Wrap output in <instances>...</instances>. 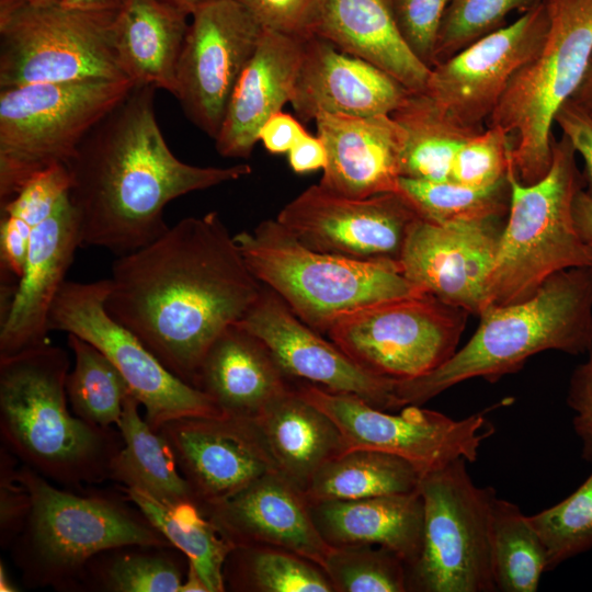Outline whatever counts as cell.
I'll list each match as a JSON object with an SVG mask.
<instances>
[{
    "mask_svg": "<svg viewBox=\"0 0 592 592\" xmlns=\"http://www.w3.org/2000/svg\"><path fill=\"white\" fill-rule=\"evenodd\" d=\"M109 282L106 311L195 388L210 345L263 288L216 212L183 218L151 243L118 255Z\"/></svg>",
    "mask_w": 592,
    "mask_h": 592,
    "instance_id": "obj_1",
    "label": "cell"
},
{
    "mask_svg": "<svg viewBox=\"0 0 592 592\" xmlns=\"http://www.w3.org/2000/svg\"><path fill=\"white\" fill-rule=\"evenodd\" d=\"M156 88L135 86L86 136L66 164L81 247L123 255L161 235L168 203L249 175L248 164L197 167L168 147L155 111Z\"/></svg>",
    "mask_w": 592,
    "mask_h": 592,
    "instance_id": "obj_2",
    "label": "cell"
},
{
    "mask_svg": "<svg viewBox=\"0 0 592 592\" xmlns=\"http://www.w3.org/2000/svg\"><path fill=\"white\" fill-rule=\"evenodd\" d=\"M69 355L49 343L0 357V432L23 464L70 490L109 479L123 446L118 430L76 417L67 406Z\"/></svg>",
    "mask_w": 592,
    "mask_h": 592,
    "instance_id": "obj_3",
    "label": "cell"
},
{
    "mask_svg": "<svg viewBox=\"0 0 592 592\" xmlns=\"http://www.w3.org/2000/svg\"><path fill=\"white\" fill-rule=\"evenodd\" d=\"M479 317L476 332L441 366L396 380L400 408L422 406L471 378L494 383L540 352L588 353L592 346V265L559 271L530 298L504 306L490 304Z\"/></svg>",
    "mask_w": 592,
    "mask_h": 592,
    "instance_id": "obj_4",
    "label": "cell"
},
{
    "mask_svg": "<svg viewBox=\"0 0 592 592\" xmlns=\"http://www.w3.org/2000/svg\"><path fill=\"white\" fill-rule=\"evenodd\" d=\"M30 492L26 524L9 548L30 589L80 591L89 561L126 546L173 547L128 499L59 488L26 465L18 470Z\"/></svg>",
    "mask_w": 592,
    "mask_h": 592,
    "instance_id": "obj_5",
    "label": "cell"
},
{
    "mask_svg": "<svg viewBox=\"0 0 592 592\" xmlns=\"http://www.w3.org/2000/svg\"><path fill=\"white\" fill-rule=\"evenodd\" d=\"M234 239L257 280L319 333L327 334L335 320L361 308L425 294L403 276L400 264L312 250L276 219Z\"/></svg>",
    "mask_w": 592,
    "mask_h": 592,
    "instance_id": "obj_6",
    "label": "cell"
},
{
    "mask_svg": "<svg viewBox=\"0 0 592 592\" xmlns=\"http://www.w3.org/2000/svg\"><path fill=\"white\" fill-rule=\"evenodd\" d=\"M508 178L510 206L489 280L488 305L521 303L553 274L592 265V248L573 220V201L584 190V179L569 139L565 135L553 139L551 166L539 181L521 183L512 164Z\"/></svg>",
    "mask_w": 592,
    "mask_h": 592,
    "instance_id": "obj_7",
    "label": "cell"
},
{
    "mask_svg": "<svg viewBox=\"0 0 592 592\" xmlns=\"http://www.w3.org/2000/svg\"><path fill=\"white\" fill-rule=\"evenodd\" d=\"M543 1L549 18L546 38L515 71L487 122L512 137V169L523 184L549 171L556 115L592 60V0Z\"/></svg>",
    "mask_w": 592,
    "mask_h": 592,
    "instance_id": "obj_8",
    "label": "cell"
},
{
    "mask_svg": "<svg viewBox=\"0 0 592 592\" xmlns=\"http://www.w3.org/2000/svg\"><path fill=\"white\" fill-rule=\"evenodd\" d=\"M135 86L132 80H79L0 89V204L37 173L67 164Z\"/></svg>",
    "mask_w": 592,
    "mask_h": 592,
    "instance_id": "obj_9",
    "label": "cell"
},
{
    "mask_svg": "<svg viewBox=\"0 0 592 592\" xmlns=\"http://www.w3.org/2000/svg\"><path fill=\"white\" fill-rule=\"evenodd\" d=\"M116 14L69 8L61 2H0V89L45 82L130 80L115 49Z\"/></svg>",
    "mask_w": 592,
    "mask_h": 592,
    "instance_id": "obj_10",
    "label": "cell"
},
{
    "mask_svg": "<svg viewBox=\"0 0 592 592\" xmlns=\"http://www.w3.org/2000/svg\"><path fill=\"white\" fill-rule=\"evenodd\" d=\"M468 462L455 459L421 477L422 546L407 568L408 591L493 592L491 512L497 494L478 487Z\"/></svg>",
    "mask_w": 592,
    "mask_h": 592,
    "instance_id": "obj_11",
    "label": "cell"
},
{
    "mask_svg": "<svg viewBox=\"0 0 592 592\" xmlns=\"http://www.w3.org/2000/svg\"><path fill=\"white\" fill-rule=\"evenodd\" d=\"M109 289V278L66 281L49 312V331L76 334L99 349L124 376L156 431L179 418L226 417L207 394L172 374L136 334L106 311Z\"/></svg>",
    "mask_w": 592,
    "mask_h": 592,
    "instance_id": "obj_12",
    "label": "cell"
},
{
    "mask_svg": "<svg viewBox=\"0 0 592 592\" xmlns=\"http://www.w3.org/2000/svg\"><path fill=\"white\" fill-rule=\"evenodd\" d=\"M468 315L422 294L346 314L327 335L365 369L410 379L435 369L456 352Z\"/></svg>",
    "mask_w": 592,
    "mask_h": 592,
    "instance_id": "obj_13",
    "label": "cell"
},
{
    "mask_svg": "<svg viewBox=\"0 0 592 592\" xmlns=\"http://www.w3.org/2000/svg\"><path fill=\"white\" fill-rule=\"evenodd\" d=\"M295 390L335 423L348 449H373L400 456L413 464L422 476L458 458L475 462L482 442L494 432L485 411L455 420L409 405L399 413H390L355 395L330 391L308 383L299 384Z\"/></svg>",
    "mask_w": 592,
    "mask_h": 592,
    "instance_id": "obj_14",
    "label": "cell"
},
{
    "mask_svg": "<svg viewBox=\"0 0 592 592\" xmlns=\"http://www.w3.org/2000/svg\"><path fill=\"white\" fill-rule=\"evenodd\" d=\"M191 18L174 96L186 117L215 139L264 29L238 0H212L196 8Z\"/></svg>",
    "mask_w": 592,
    "mask_h": 592,
    "instance_id": "obj_15",
    "label": "cell"
},
{
    "mask_svg": "<svg viewBox=\"0 0 592 592\" xmlns=\"http://www.w3.org/2000/svg\"><path fill=\"white\" fill-rule=\"evenodd\" d=\"M418 218L399 192L350 198L314 184L287 203L276 220L312 250L400 264L407 237Z\"/></svg>",
    "mask_w": 592,
    "mask_h": 592,
    "instance_id": "obj_16",
    "label": "cell"
},
{
    "mask_svg": "<svg viewBox=\"0 0 592 592\" xmlns=\"http://www.w3.org/2000/svg\"><path fill=\"white\" fill-rule=\"evenodd\" d=\"M548 27L542 1L432 67L423 93L460 126L483 130L515 71L542 47Z\"/></svg>",
    "mask_w": 592,
    "mask_h": 592,
    "instance_id": "obj_17",
    "label": "cell"
},
{
    "mask_svg": "<svg viewBox=\"0 0 592 592\" xmlns=\"http://www.w3.org/2000/svg\"><path fill=\"white\" fill-rule=\"evenodd\" d=\"M506 216L436 224L418 218L407 237L400 267L425 294L479 316Z\"/></svg>",
    "mask_w": 592,
    "mask_h": 592,
    "instance_id": "obj_18",
    "label": "cell"
},
{
    "mask_svg": "<svg viewBox=\"0 0 592 592\" xmlns=\"http://www.w3.org/2000/svg\"><path fill=\"white\" fill-rule=\"evenodd\" d=\"M257 337L288 378L330 391L355 395L375 408L401 409L396 379L374 374L331 340L301 321L272 289L263 285L258 300L236 323Z\"/></svg>",
    "mask_w": 592,
    "mask_h": 592,
    "instance_id": "obj_19",
    "label": "cell"
},
{
    "mask_svg": "<svg viewBox=\"0 0 592 592\" xmlns=\"http://www.w3.org/2000/svg\"><path fill=\"white\" fill-rule=\"evenodd\" d=\"M159 432L198 506L225 500L276 471L250 420L184 417L164 423Z\"/></svg>",
    "mask_w": 592,
    "mask_h": 592,
    "instance_id": "obj_20",
    "label": "cell"
},
{
    "mask_svg": "<svg viewBox=\"0 0 592 592\" xmlns=\"http://www.w3.org/2000/svg\"><path fill=\"white\" fill-rule=\"evenodd\" d=\"M198 508L235 547H275L322 569L332 549L318 532L304 492L277 471L225 500Z\"/></svg>",
    "mask_w": 592,
    "mask_h": 592,
    "instance_id": "obj_21",
    "label": "cell"
},
{
    "mask_svg": "<svg viewBox=\"0 0 592 592\" xmlns=\"http://www.w3.org/2000/svg\"><path fill=\"white\" fill-rule=\"evenodd\" d=\"M79 247V219L68 194L32 232L22 276L1 319L0 357L48 343L49 312Z\"/></svg>",
    "mask_w": 592,
    "mask_h": 592,
    "instance_id": "obj_22",
    "label": "cell"
},
{
    "mask_svg": "<svg viewBox=\"0 0 592 592\" xmlns=\"http://www.w3.org/2000/svg\"><path fill=\"white\" fill-rule=\"evenodd\" d=\"M410 92L382 69L311 35L291 105L305 123L321 113L375 116L391 114Z\"/></svg>",
    "mask_w": 592,
    "mask_h": 592,
    "instance_id": "obj_23",
    "label": "cell"
},
{
    "mask_svg": "<svg viewBox=\"0 0 592 592\" xmlns=\"http://www.w3.org/2000/svg\"><path fill=\"white\" fill-rule=\"evenodd\" d=\"M315 123L327 151L323 190L350 198L398 192L405 130L391 114L321 113Z\"/></svg>",
    "mask_w": 592,
    "mask_h": 592,
    "instance_id": "obj_24",
    "label": "cell"
},
{
    "mask_svg": "<svg viewBox=\"0 0 592 592\" xmlns=\"http://www.w3.org/2000/svg\"><path fill=\"white\" fill-rule=\"evenodd\" d=\"M306 38L264 29L229 99L215 148L225 158L247 159L264 123L291 103Z\"/></svg>",
    "mask_w": 592,
    "mask_h": 592,
    "instance_id": "obj_25",
    "label": "cell"
},
{
    "mask_svg": "<svg viewBox=\"0 0 592 592\" xmlns=\"http://www.w3.org/2000/svg\"><path fill=\"white\" fill-rule=\"evenodd\" d=\"M196 388L207 394L226 417L253 419L293 387L266 346L232 325L206 352Z\"/></svg>",
    "mask_w": 592,
    "mask_h": 592,
    "instance_id": "obj_26",
    "label": "cell"
},
{
    "mask_svg": "<svg viewBox=\"0 0 592 592\" xmlns=\"http://www.w3.org/2000/svg\"><path fill=\"white\" fill-rule=\"evenodd\" d=\"M312 521L331 547H385L412 566L423 537V499L419 489L357 500L309 502Z\"/></svg>",
    "mask_w": 592,
    "mask_h": 592,
    "instance_id": "obj_27",
    "label": "cell"
},
{
    "mask_svg": "<svg viewBox=\"0 0 592 592\" xmlns=\"http://www.w3.org/2000/svg\"><path fill=\"white\" fill-rule=\"evenodd\" d=\"M314 35L382 69L409 91H425L431 68L406 44L391 0H326Z\"/></svg>",
    "mask_w": 592,
    "mask_h": 592,
    "instance_id": "obj_28",
    "label": "cell"
},
{
    "mask_svg": "<svg viewBox=\"0 0 592 592\" xmlns=\"http://www.w3.org/2000/svg\"><path fill=\"white\" fill-rule=\"evenodd\" d=\"M247 420L276 471L303 492L326 462L348 449L335 423L294 387Z\"/></svg>",
    "mask_w": 592,
    "mask_h": 592,
    "instance_id": "obj_29",
    "label": "cell"
},
{
    "mask_svg": "<svg viewBox=\"0 0 592 592\" xmlns=\"http://www.w3.org/2000/svg\"><path fill=\"white\" fill-rule=\"evenodd\" d=\"M191 16L164 0H126L114 22L119 62L136 86L175 95L177 69Z\"/></svg>",
    "mask_w": 592,
    "mask_h": 592,
    "instance_id": "obj_30",
    "label": "cell"
},
{
    "mask_svg": "<svg viewBox=\"0 0 592 592\" xmlns=\"http://www.w3.org/2000/svg\"><path fill=\"white\" fill-rule=\"evenodd\" d=\"M139 408L140 403L129 392L116 425L123 446L111 463L109 479L166 504L195 502L169 443L149 425Z\"/></svg>",
    "mask_w": 592,
    "mask_h": 592,
    "instance_id": "obj_31",
    "label": "cell"
},
{
    "mask_svg": "<svg viewBox=\"0 0 592 592\" xmlns=\"http://www.w3.org/2000/svg\"><path fill=\"white\" fill-rule=\"evenodd\" d=\"M391 116L405 130L400 175L409 179L448 181L457 151L480 133L457 124L423 92H410Z\"/></svg>",
    "mask_w": 592,
    "mask_h": 592,
    "instance_id": "obj_32",
    "label": "cell"
},
{
    "mask_svg": "<svg viewBox=\"0 0 592 592\" xmlns=\"http://www.w3.org/2000/svg\"><path fill=\"white\" fill-rule=\"evenodd\" d=\"M421 473L407 459L373 449H348L326 462L304 494L308 502L357 500L419 489Z\"/></svg>",
    "mask_w": 592,
    "mask_h": 592,
    "instance_id": "obj_33",
    "label": "cell"
},
{
    "mask_svg": "<svg viewBox=\"0 0 592 592\" xmlns=\"http://www.w3.org/2000/svg\"><path fill=\"white\" fill-rule=\"evenodd\" d=\"M119 490L185 556L209 592L226 590L224 566L235 546L219 533L195 502L166 504L135 489L119 486Z\"/></svg>",
    "mask_w": 592,
    "mask_h": 592,
    "instance_id": "obj_34",
    "label": "cell"
},
{
    "mask_svg": "<svg viewBox=\"0 0 592 592\" xmlns=\"http://www.w3.org/2000/svg\"><path fill=\"white\" fill-rule=\"evenodd\" d=\"M174 547L126 545L95 555L80 591L179 592L185 571Z\"/></svg>",
    "mask_w": 592,
    "mask_h": 592,
    "instance_id": "obj_35",
    "label": "cell"
},
{
    "mask_svg": "<svg viewBox=\"0 0 592 592\" xmlns=\"http://www.w3.org/2000/svg\"><path fill=\"white\" fill-rule=\"evenodd\" d=\"M66 164L34 175L13 197L1 204L0 275L20 280L33 230L48 218L69 194Z\"/></svg>",
    "mask_w": 592,
    "mask_h": 592,
    "instance_id": "obj_36",
    "label": "cell"
},
{
    "mask_svg": "<svg viewBox=\"0 0 592 592\" xmlns=\"http://www.w3.org/2000/svg\"><path fill=\"white\" fill-rule=\"evenodd\" d=\"M491 545L496 591L536 592L547 571L544 543L528 516L497 494L492 500Z\"/></svg>",
    "mask_w": 592,
    "mask_h": 592,
    "instance_id": "obj_37",
    "label": "cell"
},
{
    "mask_svg": "<svg viewBox=\"0 0 592 592\" xmlns=\"http://www.w3.org/2000/svg\"><path fill=\"white\" fill-rule=\"evenodd\" d=\"M226 588L252 592H334L317 563L269 546H236L224 566Z\"/></svg>",
    "mask_w": 592,
    "mask_h": 592,
    "instance_id": "obj_38",
    "label": "cell"
},
{
    "mask_svg": "<svg viewBox=\"0 0 592 592\" xmlns=\"http://www.w3.org/2000/svg\"><path fill=\"white\" fill-rule=\"evenodd\" d=\"M67 342L75 365L66 379V392L72 413L102 428L116 426L129 386L116 366L93 344L68 333Z\"/></svg>",
    "mask_w": 592,
    "mask_h": 592,
    "instance_id": "obj_39",
    "label": "cell"
},
{
    "mask_svg": "<svg viewBox=\"0 0 592 592\" xmlns=\"http://www.w3.org/2000/svg\"><path fill=\"white\" fill-rule=\"evenodd\" d=\"M401 193L420 218L447 224L508 216L511 196L509 178L489 186L476 187L454 181H423L400 177Z\"/></svg>",
    "mask_w": 592,
    "mask_h": 592,
    "instance_id": "obj_40",
    "label": "cell"
},
{
    "mask_svg": "<svg viewBox=\"0 0 592 592\" xmlns=\"http://www.w3.org/2000/svg\"><path fill=\"white\" fill-rule=\"evenodd\" d=\"M323 570L334 592L408 591L405 561L382 546L332 547Z\"/></svg>",
    "mask_w": 592,
    "mask_h": 592,
    "instance_id": "obj_41",
    "label": "cell"
},
{
    "mask_svg": "<svg viewBox=\"0 0 592 592\" xmlns=\"http://www.w3.org/2000/svg\"><path fill=\"white\" fill-rule=\"evenodd\" d=\"M542 538L547 571L592 549V473L570 496L528 516Z\"/></svg>",
    "mask_w": 592,
    "mask_h": 592,
    "instance_id": "obj_42",
    "label": "cell"
},
{
    "mask_svg": "<svg viewBox=\"0 0 592 592\" xmlns=\"http://www.w3.org/2000/svg\"><path fill=\"white\" fill-rule=\"evenodd\" d=\"M543 0H452L442 20L433 67L479 38L504 26L514 11L526 12Z\"/></svg>",
    "mask_w": 592,
    "mask_h": 592,
    "instance_id": "obj_43",
    "label": "cell"
},
{
    "mask_svg": "<svg viewBox=\"0 0 592 592\" xmlns=\"http://www.w3.org/2000/svg\"><path fill=\"white\" fill-rule=\"evenodd\" d=\"M513 139L498 126H487L469 137L457 151L451 181L483 187L508 177L512 164Z\"/></svg>",
    "mask_w": 592,
    "mask_h": 592,
    "instance_id": "obj_44",
    "label": "cell"
},
{
    "mask_svg": "<svg viewBox=\"0 0 592 592\" xmlns=\"http://www.w3.org/2000/svg\"><path fill=\"white\" fill-rule=\"evenodd\" d=\"M452 0H391L397 26L411 52L429 68L440 26Z\"/></svg>",
    "mask_w": 592,
    "mask_h": 592,
    "instance_id": "obj_45",
    "label": "cell"
},
{
    "mask_svg": "<svg viewBox=\"0 0 592 592\" xmlns=\"http://www.w3.org/2000/svg\"><path fill=\"white\" fill-rule=\"evenodd\" d=\"M263 29L307 38L315 34L326 0H238Z\"/></svg>",
    "mask_w": 592,
    "mask_h": 592,
    "instance_id": "obj_46",
    "label": "cell"
},
{
    "mask_svg": "<svg viewBox=\"0 0 592 592\" xmlns=\"http://www.w3.org/2000/svg\"><path fill=\"white\" fill-rule=\"evenodd\" d=\"M18 457L4 445L0 448V545L9 550L23 531L32 501L18 477Z\"/></svg>",
    "mask_w": 592,
    "mask_h": 592,
    "instance_id": "obj_47",
    "label": "cell"
},
{
    "mask_svg": "<svg viewBox=\"0 0 592 592\" xmlns=\"http://www.w3.org/2000/svg\"><path fill=\"white\" fill-rule=\"evenodd\" d=\"M567 405L574 412L572 424L582 443L581 456L592 462V346L587 361L579 364L570 376Z\"/></svg>",
    "mask_w": 592,
    "mask_h": 592,
    "instance_id": "obj_48",
    "label": "cell"
},
{
    "mask_svg": "<svg viewBox=\"0 0 592 592\" xmlns=\"http://www.w3.org/2000/svg\"><path fill=\"white\" fill-rule=\"evenodd\" d=\"M555 123L584 162V191L592 198V117L572 99L563 103Z\"/></svg>",
    "mask_w": 592,
    "mask_h": 592,
    "instance_id": "obj_49",
    "label": "cell"
},
{
    "mask_svg": "<svg viewBox=\"0 0 592 592\" xmlns=\"http://www.w3.org/2000/svg\"><path fill=\"white\" fill-rule=\"evenodd\" d=\"M307 130L293 115L283 111L273 114L262 126L259 141L271 153H287Z\"/></svg>",
    "mask_w": 592,
    "mask_h": 592,
    "instance_id": "obj_50",
    "label": "cell"
},
{
    "mask_svg": "<svg viewBox=\"0 0 592 592\" xmlns=\"http://www.w3.org/2000/svg\"><path fill=\"white\" fill-rule=\"evenodd\" d=\"M288 163L295 173H307L323 169L327 151L321 138L306 134L287 152Z\"/></svg>",
    "mask_w": 592,
    "mask_h": 592,
    "instance_id": "obj_51",
    "label": "cell"
},
{
    "mask_svg": "<svg viewBox=\"0 0 592 592\" xmlns=\"http://www.w3.org/2000/svg\"><path fill=\"white\" fill-rule=\"evenodd\" d=\"M572 212L579 236L592 248V198L584 190L576 195Z\"/></svg>",
    "mask_w": 592,
    "mask_h": 592,
    "instance_id": "obj_52",
    "label": "cell"
},
{
    "mask_svg": "<svg viewBox=\"0 0 592 592\" xmlns=\"http://www.w3.org/2000/svg\"><path fill=\"white\" fill-rule=\"evenodd\" d=\"M64 5L91 11H118L126 0H60Z\"/></svg>",
    "mask_w": 592,
    "mask_h": 592,
    "instance_id": "obj_53",
    "label": "cell"
},
{
    "mask_svg": "<svg viewBox=\"0 0 592 592\" xmlns=\"http://www.w3.org/2000/svg\"><path fill=\"white\" fill-rule=\"evenodd\" d=\"M571 99L592 117V60L580 87Z\"/></svg>",
    "mask_w": 592,
    "mask_h": 592,
    "instance_id": "obj_54",
    "label": "cell"
},
{
    "mask_svg": "<svg viewBox=\"0 0 592 592\" xmlns=\"http://www.w3.org/2000/svg\"><path fill=\"white\" fill-rule=\"evenodd\" d=\"M179 592H209L206 583L204 582L200 573L189 562L187 570Z\"/></svg>",
    "mask_w": 592,
    "mask_h": 592,
    "instance_id": "obj_55",
    "label": "cell"
},
{
    "mask_svg": "<svg viewBox=\"0 0 592 592\" xmlns=\"http://www.w3.org/2000/svg\"><path fill=\"white\" fill-rule=\"evenodd\" d=\"M0 591L1 592H15L19 591L16 585L13 583L3 561L0 562Z\"/></svg>",
    "mask_w": 592,
    "mask_h": 592,
    "instance_id": "obj_56",
    "label": "cell"
},
{
    "mask_svg": "<svg viewBox=\"0 0 592 592\" xmlns=\"http://www.w3.org/2000/svg\"><path fill=\"white\" fill-rule=\"evenodd\" d=\"M169 3H172L183 10H185L187 13L192 14V12L198 8L200 5L209 2L212 0H164Z\"/></svg>",
    "mask_w": 592,
    "mask_h": 592,
    "instance_id": "obj_57",
    "label": "cell"
},
{
    "mask_svg": "<svg viewBox=\"0 0 592 592\" xmlns=\"http://www.w3.org/2000/svg\"><path fill=\"white\" fill-rule=\"evenodd\" d=\"M0 2H12V3L22 2V3L32 4V5H44V4L60 2V0H0Z\"/></svg>",
    "mask_w": 592,
    "mask_h": 592,
    "instance_id": "obj_58",
    "label": "cell"
}]
</instances>
